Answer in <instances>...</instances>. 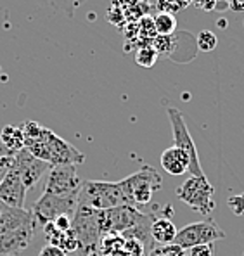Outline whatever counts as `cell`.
<instances>
[{"label":"cell","mask_w":244,"mask_h":256,"mask_svg":"<svg viewBox=\"0 0 244 256\" xmlns=\"http://www.w3.org/2000/svg\"><path fill=\"white\" fill-rule=\"evenodd\" d=\"M118 184L122 187L123 196H125L126 204L138 210L151 202L154 192L161 190L163 178L152 166H142L138 172L128 175Z\"/></svg>","instance_id":"6da1fadb"},{"label":"cell","mask_w":244,"mask_h":256,"mask_svg":"<svg viewBox=\"0 0 244 256\" xmlns=\"http://www.w3.org/2000/svg\"><path fill=\"white\" fill-rule=\"evenodd\" d=\"M71 230L76 236L78 250H82L84 256H99V244L104 236L99 210L78 206L71 216Z\"/></svg>","instance_id":"7a4b0ae2"},{"label":"cell","mask_w":244,"mask_h":256,"mask_svg":"<svg viewBox=\"0 0 244 256\" xmlns=\"http://www.w3.org/2000/svg\"><path fill=\"white\" fill-rule=\"evenodd\" d=\"M126 204L125 196L118 182H102V180H82L78 206H87L92 210L106 212Z\"/></svg>","instance_id":"3957f363"},{"label":"cell","mask_w":244,"mask_h":256,"mask_svg":"<svg viewBox=\"0 0 244 256\" xmlns=\"http://www.w3.org/2000/svg\"><path fill=\"white\" fill-rule=\"evenodd\" d=\"M80 194V192H78ZM78 194H47L44 192L40 199L33 204V216L36 225H47L58 216H71L78 208Z\"/></svg>","instance_id":"277c9868"},{"label":"cell","mask_w":244,"mask_h":256,"mask_svg":"<svg viewBox=\"0 0 244 256\" xmlns=\"http://www.w3.org/2000/svg\"><path fill=\"white\" fill-rule=\"evenodd\" d=\"M215 187L206 176H189L177 189V198L184 204L201 214H210L215 210L216 202L213 199Z\"/></svg>","instance_id":"5b68a950"},{"label":"cell","mask_w":244,"mask_h":256,"mask_svg":"<svg viewBox=\"0 0 244 256\" xmlns=\"http://www.w3.org/2000/svg\"><path fill=\"white\" fill-rule=\"evenodd\" d=\"M224 237L225 232L220 228V225L213 218H204V220L194 222L180 228L175 236L174 244L187 251L189 248L201 246V244H215V240H220Z\"/></svg>","instance_id":"8992f818"},{"label":"cell","mask_w":244,"mask_h":256,"mask_svg":"<svg viewBox=\"0 0 244 256\" xmlns=\"http://www.w3.org/2000/svg\"><path fill=\"white\" fill-rule=\"evenodd\" d=\"M32 140V138H30ZM35 140H42L48 152V164L50 166H64V164H82L85 161V154L80 152L74 146L61 138L50 128H44L42 135Z\"/></svg>","instance_id":"52a82bcc"},{"label":"cell","mask_w":244,"mask_h":256,"mask_svg":"<svg viewBox=\"0 0 244 256\" xmlns=\"http://www.w3.org/2000/svg\"><path fill=\"white\" fill-rule=\"evenodd\" d=\"M168 120H170L172 132H174V146L178 149H182L189 158V172L192 173V176H204L200 163V156H198V149L194 144L192 137L189 134V128L186 125L182 112L177 108H168Z\"/></svg>","instance_id":"ba28073f"},{"label":"cell","mask_w":244,"mask_h":256,"mask_svg":"<svg viewBox=\"0 0 244 256\" xmlns=\"http://www.w3.org/2000/svg\"><path fill=\"white\" fill-rule=\"evenodd\" d=\"M140 210L134 208L130 204H122L118 208L100 212V225H102V234H125L126 230L134 227L142 218Z\"/></svg>","instance_id":"9c48e42d"},{"label":"cell","mask_w":244,"mask_h":256,"mask_svg":"<svg viewBox=\"0 0 244 256\" xmlns=\"http://www.w3.org/2000/svg\"><path fill=\"white\" fill-rule=\"evenodd\" d=\"M82 187V178L78 176L76 166L64 164V166H50L45 180L44 192L47 194H78Z\"/></svg>","instance_id":"30bf717a"},{"label":"cell","mask_w":244,"mask_h":256,"mask_svg":"<svg viewBox=\"0 0 244 256\" xmlns=\"http://www.w3.org/2000/svg\"><path fill=\"white\" fill-rule=\"evenodd\" d=\"M14 168L20 173L22 186H24L26 189H32V187H35L36 182L42 178L44 173L50 170V164L38 160V158H35L26 149H21L20 152L14 154Z\"/></svg>","instance_id":"8fae6325"},{"label":"cell","mask_w":244,"mask_h":256,"mask_svg":"<svg viewBox=\"0 0 244 256\" xmlns=\"http://www.w3.org/2000/svg\"><path fill=\"white\" fill-rule=\"evenodd\" d=\"M35 228L36 224H30L16 230L0 234V256H20L32 242Z\"/></svg>","instance_id":"7c38bea8"},{"label":"cell","mask_w":244,"mask_h":256,"mask_svg":"<svg viewBox=\"0 0 244 256\" xmlns=\"http://www.w3.org/2000/svg\"><path fill=\"white\" fill-rule=\"evenodd\" d=\"M26 199V187L22 186V180L16 168L6 175V178L0 182V201L10 208H22Z\"/></svg>","instance_id":"4fadbf2b"},{"label":"cell","mask_w":244,"mask_h":256,"mask_svg":"<svg viewBox=\"0 0 244 256\" xmlns=\"http://www.w3.org/2000/svg\"><path fill=\"white\" fill-rule=\"evenodd\" d=\"M161 161V166H163L164 172H168L170 175H184L186 172H189V158H187V154L184 152L182 149L175 148V146H172V148L164 149L163 154H161L160 158Z\"/></svg>","instance_id":"5bb4252c"},{"label":"cell","mask_w":244,"mask_h":256,"mask_svg":"<svg viewBox=\"0 0 244 256\" xmlns=\"http://www.w3.org/2000/svg\"><path fill=\"white\" fill-rule=\"evenodd\" d=\"M44 234L45 239H47V244H52V246L61 248L66 253H73V251H78V240L74 232L71 230H58L52 224L44 225Z\"/></svg>","instance_id":"9a60e30c"},{"label":"cell","mask_w":244,"mask_h":256,"mask_svg":"<svg viewBox=\"0 0 244 256\" xmlns=\"http://www.w3.org/2000/svg\"><path fill=\"white\" fill-rule=\"evenodd\" d=\"M177 232L178 230L175 228V224L166 216L156 218L154 224H152V227H151L152 240H154L158 246H168V244H174Z\"/></svg>","instance_id":"2e32d148"},{"label":"cell","mask_w":244,"mask_h":256,"mask_svg":"<svg viewBox=\"0 0 244 256\" xmlns=\"http://www.w3.org/2000/svg\"><path fill=\"white\" fill-rule=\"evenodd\" d=\"M0 142L6 146L12 154L24 149V134L21 125H6L0 132Z\"/></svg>","instance_id":"e0dca14e"},{"label":"cell","mask_w":244,"mask_h":256,"mask_svg":"<svg viewBox=\"0 0 244 256\" xmlns=\"http://www.w3.org/2000/svg\"><path fill=\"white\" fill-rule=\"evenodd\" d=\"M154 20V28L160 36H170L177 28V20L172 12H160Z\"/></svg>","instance_id":"ac0fdd59"},{"label":"cell","mask_w":244,"mask_h":256,"mask_svg":"<svg viewBox=\"0 0 244 256\" xmlns=\"http://www.w3.org/2000/svg\"><path fill=\"white\" fill-rule=\"evenodd\" d=\"M158 58H160V54H158V50L152 45H142L135 52V62L142 68H152L156 64Z\"/></svg>","instance_id":"d6986e66"},{"label":"cell","mask_w":244,"mask_h":256,"mask_svg":"<svg viewBox=\"0 0 244 256\" xmlns=\"http://www.w3.org/2000/svg\"><path fill=\"white\" fill-rule=\"evenodd\" d=\"M198 48L202 52H212L216 48L218 45V38H216L215 33H212L210 30H202V32L198 35Z\"/></svg>","instance_id":"ffe728a7"},{"label":"cell","mask_w":244,"mask_h":256,"mask_svg":"<svg viewBox=\"0 0 244 256\" xmlns=\"http://www.w3.org/2000/svg\"><path fill=\"white\" fill-rule=\"evenodd\" d=\"M84 2L85 0H50V6L54 7L56 10H59V12L66 14L68 18H73L74 10H76L78 7H82Z\"/></svg>","instance_id":"44dd1931"},{"label":"cell","mask_w":244,"mask_h":256,"mask_svg":"<svg viewBox=\"0 0 244 256\" xmlns=\"http://www.w3.org/2000/svg\"><path fill=\"white\" fill-rule=\"evenodd\" d=\"M148 256H189L186 250H182L177 244H168V246H156Z\"/></svg>","instance_id":"7402d4cb"},{"label":"cell","mask_w":244,"mask_h":256,"mask_svg":"<svg viewBox=\"0 0 244 256\" xmlns=\"http://www.w3.org/2000/svg\"><path fill=\"white\" fill-rule=\"evenodd\" d=\"M126 256H148L146 248L142 246V242H138L134 237H125V244H123Z\"/></svg>","instance_id":"603a6c76"},{"label":"cell","mask_w":244,"mask_h":256,"mask_svg":"<svg viewBox=\"0 0 244 256\" xmlns=\"http://www.w3.org/2000/svg\"><path fill=\"white\" fill-rule=\"evenodd\" d=\"M140 33L144 36H148V38H152L154 40L158 36L156 33V28H154V20L152 18H142L140 20Z\"/></svg>","instance_id":"cb8c5ba5"},{"label":"cell","mask_w":244,"mask_h":256,"mask_svg":"<svg viewBox=\"0 0 244 256\" xmlns=\"http://www.w3.org/2000/svg\"><path fill=\"white\" fill-rule=\"evenodd\" d=\"M189 256H213L215 250H213V244H201V246H194L187 250Z\"/></svg>","instance_id":"d4e9b609"},{"label":"cell","mask_w":244,"mask_h":256,"mask_svg":"<svg viewBox=\"0 0 244 256\" xmlns=\"http://www.w3.org/2000/svg\"><path fill=\"white\" fill-rule=\"evenodd\" d=\"M227 204H228V208L234 212V214H238V216H239V214H242L244 213V194L228 198Z\"/></svg>","instance_id":"484cf974"},{"label":"cell","mask_w":244,"mask_h":256,"mask_svg":"<svg viewBox=\"0 0 244 256\" xmlns=\"http://www.w3.org/2000/svg\"><path fill=\"white\" fill-rule=\"evenodd\" d=\"M14 166V156H6L0 158V182L6 178V175L12 170Z\"/></svg>","instance_id":"4316f807"},{"label":"cell","mask_w":244,"mask_h":256,"mask_svg":"<svg viewBox=\"0 0 244 256\" xmlns=\"http://www.w3.org/2000/svg\"><path fill=\"white\" fill-rule=\"evenodd\" d=\"M66 254H68L66 251H62L58 246H52V244H45L38 253V256H66Z\"/></svg>","instance_id":"83f0119b"},{"label":"cell","mask_w":244,"mask_h":256,"mask_svg":"<svg viewBox=\"0 0 244 256\" xmlns=\"http://www.w3.org/2000/svg\"><path fill=\"white\" fill-rule=\"evenodd\" d=\"M58 230H70L71 228V216H58L54 222H50Z\"/></svg>","instance_id":"f1b7e54d"},{"label":"cell","mask_w":244,"mask_h":256,"mask_svg":"<svg viewBox=\"0 0 244 256\" xmlns=\"http://www.w3.org/2000/svg\"><path fill=\"white\" fill-rule=\"evenodd\" d=\"M230 9L238 10V12L244 10V0H230Z\"/></svg>","instance_id":"f546056e"},{"label":"cell","mask_w":244,"mask_h":256,"mask_svg":"<svg viewBox=\"0 0 244 256\" xmlns=\"http://www.w3.org/2000/svg\"><path fill=\"white\" fill-rule=\"evenodd\" d=\"M6 156H14V154L10 152V150L2 144V142H0V158H6Z\"/></svg>","instance_id":"4dcf8cb0"},{"label":"cell","mask_w":244,"mask_h":256,"mask_svg":"<svg viewBox=\"0 0 244 256\" xmlns=\"http://www.w3.org/2000/svg\"><path fill=\"white\" fill-rule=\"evenodd\" d=\"M189 2H190V0H177V4H178V7H180V9H182V7H186Z\"/></svg>","instance_id":"1f68e13d"},{"label":"cell","mask_w":244,"mask_h":256,"mask_svg":"<svg viewBox=\"0 0 244 256\" xmlns=\"http://www.w3.org/2000/svg\"><path fill=\"white\" fill-rule=\"evenodd\" d=\"M48 2H50V0H48Z\"/></svg>","instance_id":"d6a6232c"}]
</instances>
